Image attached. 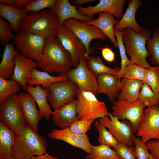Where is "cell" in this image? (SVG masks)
Masks as SVG:
<instances>
[{"mask_svg":"<svg viewBox=\"0 0 159 159\" xmlns=\"http://www.w3.org/2000/svg\"><path fill=\"white\" fill-rule=\"evenodd\" d=\"M72 67L70 54L57 37L46 39L43 55L37 67L50 74H67Z\"/></svg>","mask_w":159,"mask_h":159,"instance_id":"cell-1","label":"cell"},{"mask_svg":"<svg viewBox=\"0 0 159 159\" xmlns=\"http://www.w3.org/2000/svg\"><path fill=\"white\" fill-rule=\"evenodd\" d=\"M59 26L57 15L52 9H45L39 12H28L21 23L20 30L48 39L56 37Z\"/></svg>","mask_w":159,"mask_h":159,"instance_id":"cell-2","label":"cell"},{"mask_svg":"<svg viewBox=\"0 0 159 159\" xmlns=\"http://www.w3.org/2000/svg\"><path fill=\"white\" fill-rule=\"evenodd\" d=\"M47 145L44 137L26 125L16 136L13 155L18 159H29L45 153Z\"/></svg>","mask_w":159,"mask_h":159,"instance_id":"cell-3","label":"cell"},{"mask_svg":"<svg viewBox=\"0 0 159 159\" xmlns=\"http://www.w3.org/2000/svg\"><path fill=\"white\" fill-rule=\"evenodd\" d=\"M122 30V39L126 53L130 56L131 63L145 68L151 66L147 60L150 54L146 47L148 40L151 37V32L144 29L141 32L137 33L130 27Z\"/></svg>","mask_w":159,"mask_h":159,"instance_id":"cell-4","label":"cell"},{"mask_svg":"<svg viewBox=\"0 0 159 159\" xmlns=\"http://www.w3.org/2000/svg\"><path fill=\"white\" fill-rule=\"evenodd\" d=\"M0 120L12 130L16 135L26 125L17 93L11 95L0 103Z\"/></svg>","mask_w":159,"mask_h":159,"instance_id":"cell-5","label":"cell"},{"mask_svg":"<svg viewBox=\"0 0 159 159\" xmlns=\"http://www.w3.org/2000/svg\"><path fill=\"white\" fill-rule=\"evenodd\" d=\"M46 40L43 36L20 31L12 41L22 55L38 62L43 56Z\"/></svg>","mask_w":159,"mask_h":159,"instance_id":"cell-6","label":"cell"},{"mask_svg":"<svg viewBox=\"0 0 159 159\" xmlns=\"http://www.w3.org/2000/svg\"><path fill=\"white\" fill-rule=\"evenodd\" d=\"M77 107L79 120H94L106 115L109 112L104 102L99 101L92 92L79 91L77 95Z\"/></svg>","mask_w":159,"mask_h":159,"instance_id":"cell-7","label":"cell"},{"mask_svg":"<svg viewBox=\"0 0 159 159\" xmlns=\"http://www.w3.org/2000/svg\"><path fill=\"white\" fill-rule=\"evenodd\" d=\"M112 113L119 120H127L132 125L134 133L141 122L144 115L145 106L140 100L129 102L124 100L112 102Z\"/></svg>","mask_w":159,"mask_h":159,"instance_id":"cell-8","label":"cell"},{"mask_svg":"<svg viewBox=\"0 0 159 159\" xmlns=\"http://www.w3.org/2000/svg\"><path fill=\"white\" fill-rule=\"evenodd\" d=\"M63 25L68 29L72 31L78 38L84 46L86 58L92 54V48L90 46V42L95 39H99L103 41L106 37L98 28L96 26L85 23L73 18L66 20Z\"/></svg>","mask_w":159,"mask_h":159,"instance_id":"cell-9","label":"cell"},{"mask_svg":"<svg viewBox=\"0 0 159 159\" xmlns=\"http://www.w3.org/2000/svg\"><path fill=\"white\" fill-rule=\"evenodd\" d=\"M47 100L54 110L74 100L79 91V88L75 83L67 80L55 82L49 87Z\"/></svg>","mask_w":159,"mask_h":159,"instance_id":"cell-10","label":"cell"},{"mask_svg":"<svg viewBox=\"0 0 159 159\" xmlns=\"http://www.w3.org/2000/svg\"><path fill=\"white\" fill-rule=\"evenodd\" d=\"M99 122L107 128L118 142L129 147L134 144L132 138L134 133L133 126L127 120L120 121L116 117L109 112L108 115L98 118Z\"/></svg>","mask_w":159,"mask_h":159,"instance_id":"cell-11","label":"cell"},{"mask_svg":"<svg viewBox=\"0 0 159 159\" xmlns=\"http://www.w3.org/2000/svg\"><path fill=\"white\" fill-rule=\"evenodd\" d=\"M136 135L146 143L152 139H159V105L145 108L143 119L136 131Z\"/></svg>","mask_w":159,"mask_h":159,"instance_id":"cell-12","label":"cell"},{"mask_svg":"<svg viewBox=\"0 0 159 159\" xmlns=\"http://www.w3.org/2000/svg\"><path fill=\"white\" fill-rule=\"evenodd\" d=\"M67 75L68 80L76 84L79 91H89L97 95V78L88 68L85 57H81L78 65L72 69Z\"/></svg>","mask_w":159,"mask_h":159,"instance_id":"cell-13","label":"cell"},{"mask_svg":"<svg viewBox=\"0 0 159 159\" xmlns=\"http://www.w3.org/2000/svg\"><path fill=\"white\" fill-rule=\"evenodd\" d=\"M56 37L71 55L72 67L76 68L79 64L80 58L85 57L86 50L84 46L76 35L63 24L58 27Z\"/></svg>","mask_w":159,"mask_h":159,"instance_id":"cell-14","label":"cell"},{"mask_svg":"<svg viewBox=\"0 0 159 159\" xmlns=\"http://www.w3.org/2000/svg\"><path fill=\"white\" fill-rule=\"evenodd\" d=\"M50 138L65 142L72 146L79 148L90 154L92 145L86 134L80 135L73 132L69 127L64 129H53L48 134Z\"/></svg>","mask_w":159,"mask_h":159,"instance_id":"cell-15","label":"cell"},{"mask_svg":"<svg viewBox=\"0 0 159 159\" xmlns=\"http://www.w3.org/2000/svg\"><path fill=\"white\" fill-rule=\"evenodd\" d=\"M13 61L15 67L11 78L18 82L22 89L26 90L28 83L31 79L32 70L37 68L38 62L23 56L18 51L15 56Z\"/></svg>","mask_w":159,"mask_h":159,"instance_id":"cell-16","label":"cell"},{"mask_svg":"<svg viewBox=\"0 0 159 159\" xmlns=\"http://www.w3.org/2000/svg\"><path fill=\"white\" fill-rule=\"evenodd\" d=\"M125 1V0H100L95 6H80L78 9L81 14L90 16L100 12H107L118 19L122 16V10Z\"/></svg>","mask_w":159,"mask_h":159,"instance_id":"cell-17","label":"cell"},{"mask_svg":"<svg viewBox=\"0 0 159 159\" xmlns=\"http://www.w3.org/2000/svg\"><path fill=\"white\" fill-rule=\"evenodd\" d=\"M18 97L26 125L37 132L39 122L42 117L36 106V102L29 93L20 92Z\"/></svg>","mask_w":159,"mask_h":159,"instance_id":"cell-18","label":"cell"},{"mask_svg":"<svg viewBox=\"0 0 159 159\" xmlns=\"http://www.w3.org/2000/svg\"><path fill=\"white\" fill-rule=\"evenodd\" d=\"M52 9L57 15L59 26L63 25L64 21L69 19L73 18L85 22L95 19L94 16H88L81 14L77 6L72 5L68 0H58Z\"/></svg>","mask_w":159,"mask_h":159,"instance_id":"cell-19","label":"cell"},{"mask_svg":"<svg viewBox=\"0 0 159 159\" xmlns=\"http://www.w3.org/2000/svg\"><path fill=\"white\" fill-rule=\"evenodd\" d=\"M77 103V100L74 99L53 112L52 114V120L54 123L61 129L69 127L73 123L79 120Z\"/></svg>","mask_w":159,"mask_h":159,"instance_id":"cell-20","label":"cell"},{"mask_svg":"<svg viewBox=\"0 0 159 159\" xmlns=\"http://www.w3.org/2000/svg\"><path fill=\"white\" fill-rule=\"evenodd\" d=\"M98 87L97 94H104L113 102L117 97L121 90V80L118 75L102 74L97 77Z\"/></svg>","mask_w":159,"mask_h":159,"instance_id":"cell-21","label":"cell"},{"mask_svg":"<svg viewBox=\"0 0 159 159\" xmlns=\"http://www.w3.org/2000/svg\"><path fill=\"white\" fill-rule=\"evenodd\" d=\"M97 18L91 21L84 22L85 23L94 26L100 30L106 37L113 44L114 46L118 49V45L115 35V27L119 21L109 13H99Z\"/></svg>","mask_w":159,"mask_h":159,"instance_id":"cell-22","label":"cell"},{"mask_svg":"<svg viewBox=\"0 0 159 159\" xmlns=\"http://www.w3.org/2000/svg\"><path fill=\"white\" fill-rule=\"evenodd\" d=\"M142 4V1L140 0L129 1L127 8L115 26V29L121 31L126 28L130 27L137 33L143 31L144 29L139 25L135 19L137 10Z\"/></svg>","mask_w":159,"mask_h":159,"instance_id":"cell-23","label":"cell"},{"mask_svg":"<svg viewBox=\"0 0 159 159\" xmlns=\"http://www.w3.org/2000/svg\"><path fill=\"white\" fill-rule=\"evenodd\" d=\"M26 91L32 95L35 101L42 117H44L47 120H49L50 116L53 112L47 102L49 89L43 88L39 85H36L35 87L27 85Z\"/></svg>","mask_w":159,"mask_h":159,"instance_id":"cell-24","label":"cell"},{"mask_svg":"<svg viewBox=\"0 0 159 159\" xmlns=\"http://www.w3.org/2000/svg\"><path fill=\"white\" fill-rule=\"evenodd\" d=\"M27 13L24 10L17 9L0 3V16L10 24L13 32L18 34L20 31V27Z\"/></svg>","mask_w":159,"mask_h":159,"instance_id":"cell-25","label":"cell"},{"mask_svg":"<svg viewBox=\"0 0 159 159\" xmlns=\"http://www.w3.org/2000/svg\"><path fill=\"white\" fill-rule=\"evenodd\" d=\"M143 83L137 80L122 78L121 80V90L117 100H124L129 102L139 99L140 91Z\"/></svg>","mask_w":159,"mask_h":159,"instance_id":"cell-26","label":"cell"},{"mask_svg":"<svg viewBox=\"0 0 159 159\" xmlns=\"http://www.w3.org/2000/svg\"><path fill=\"white\" fill-rule=\"evenodd\" d=\"M16 135L6 125L0 122V159H9Z\"/></svg>","mask_w":159,"mask_h":159,"instance_id":"cell-27","label":"cell"},{"mask_svg":"<svg viewBox=\"0 0 159 159\" xmlns=\"http://www.w3.org/2000/svg\"><path fill=\"white\" fill-rule=\"evenodd\" d=\"M31 79L28 84L33 86L39 85L43 88H49L52 84L65 81L68 79L67 74L60 75L58 76H52L48 73L40 71L37 68H33L30 74Z\"/></svg>","mask_w":159,"mask_h":159,"instance_id":"cell-28","label":"cell"},{"mask_svg":"<svg viewBox=\"0 0 159 159\" xmlns=\"http://www.w3.org/2000/svg\"><path fill=\"white\" fill-rule=\"evenodd\" d=\"M18 51L14 50L13 43L5 46L0 64V77L7 79L11 78L15 67L13 59Z\"/></svg>","mask_w":159,"mask_h":159,"instance_id":"cell-29","label":"cell"},{"mask_svg":"<svg viewBox=\"0 0 159 159\" xmlns=\"http://www.w3.org/2000/svg\"><path fill=\"white\" fill-rule=\"evenodd\" d=\"M87 67L97 77L102 74H110L118 75L120 68L118 67L111 68L107 66L99 57L88 56L86 58Z\"/></svg>","mask_w":159,"mask_h":159,"instance_id":"cell-30","label":"cell"},{"mask_svg":"<svg viewBox=\"0 0 159 159\" xmlns=\"http://www.w3.org/2000/svg\"><path fill=\"white\" fill-rule=\"evenodd\" d=\"M86 159H122L110 147L106 145H92L90 154L86 156Z\"/></svg>","mask_w":159,"mask_h":159,"instance_id":"cell-31","label":"cell"},{"mask_svg":"<svg viewBox=\"0 0 159 159\" xmlns=\"http://www.w3.org/2000/svg\"><path fill=\"white\" fill-rule=\"evenodd\" d=\"M146 44L150 54L151 64L159 66V26L155 30L153 36L148 39Z\"/></svg>","mask_w":159,"mask_h":159,"instance_id":"cell-32","label":"cell"},{"mask_svg":"<svg viewBox=\"0 0 159 159\" xmlns=\"http://www.w3.org/2000/svg\"><path fill=\"white\" fill-rule=\"evenodd\" d=\"M21 87L20 84L15 80L0 77V103L11 95L17 93Z\"/></svg>","mask_w":159,"mask_h":159,"instance_id":"cell-33","label":"cell"},{"mask_svg":"<svg viewBox=\"0 0 159 159\" xmlns=\"http://www.w3.org/2000/svg\"><path fill=\"white\" fill-rule=\"evenodd\" d=\"M95 126L98 132L97 138L99 145H106L113 148L118 143L111 133L98 120L95 122Z\"/></svg>","mask_w":159,"mask_h":159,"instance_id":"cell-34","label":"cell"},{"mask_svg":"<svg viewBox=\"0 0 159 159\" xmlns=\"http://www.w3.org/2000/svg\"><path fill=\"white\" fill-rule=\"evenodd\" d=\"M139 99L146 107H149L159 103V93H155L147 84L143 83L139 95Z\"/></svg>","mask_w":159,"mask_h":159,"instance_id":"cell-35","label":"cell"},{"mask_svg":"<svg viewBox=\"0 0 159 159\" xmlns=\"http://www.w3.org/2000/svg\"><path fill=\"white\" fill-rule=\"evenodd\" d=\"M146 72V68L137 64L131 63L125 67L121 77L143 82Z\"/></svg>","mask_w":159,"mask_h":159,"instance_id":"cell-36","label":"cell"},{"mask_svg":"<svg viewBox=\"0 0 159 159\" xmlns=\"http://www.w3.org/2000/svg\"><path fill=\"white\" fill-rule=\"evenodd\" d=\"M143 82L148 85L155 93H159V66H151L146 68Z\"/></svg>","mask_w":159,"mask_h":159,"instance_id":"cell-37","label":"cell"},{"mask_svg":"<svg viewBox=\"0 0 159 159\" xmlns=\"http://www.w3.org/2000/svg\"><path fill=\"white\" fill-rule=\"evenodd\" d=\"M114 33L121 58V67L118 75L120 79L121 80V76L124 69L131 62L127 56L125 48L122 39V30L120 31L115 29Z\"/></svg>","mask_w":159,"mask_h":159,"instance_id":"cell-38","label":"cell"},{"mask_svg":"<svg viewBox=\"0 0 159 159\" xmlns=\"http://www.w3.org/2000/svg\"><path fill=\"white\" fill-rule=\"evenodd\" d=\"M58 0H31L24 8L27 13L29 11L39 12L48 8L53 9L55 6Z\"/></svg>","mask_w":159,"mask_h":159,"instance_id":"cell-39","label":"cell"},{"mask_svg":"<svg viewBox=\"0 0 159 159\" xmlns=\"http://www.w3.org/2000/svg\"><path fill=\"white\" fill-rule=\"evenodd\" d=\"M9 23L1 17H0V40L1 43L5 46L11 40H13L15 36Z\"/></svg>","mask_w":159,"mask_h":159,"instance_id":"cell-40","label":"cell"},{"mask_svg":"<svg viewBox=\"0 0 159 159\" xmlns=\"http://www.w3.org/2000/svg\"><path fill=\"white\" fill-rule=\"evenodd\" d=\"M135 147V155L137 159H148L150 155V153L146 143H144L139 138L134 136L132 138Z\"/></svg>","mask_w":159,"mask_h":159,"instance_id":"cell-41","label":"cell"},{"mask_svg":"<svg viewBox=\"0 0 159 159\" xmlns=\"http://www.w3.org/2000/svg\"><path fill=\"white\" fill-rule=\"evenodd\" d=\"M94 120H78L73 123L69 127L73 132L80 135L86 134L90 129Z\"/></svg>","mask_w":159,"mask_h":159,"instance_id":"cell-42","label":"cell"},{"mask_svg":"<svg viewBox=\"0 0 159 159\" xmlns=\"http://www.w3.org/2000/svg\"><path fill=\"white\" fill-rule=\"evenodd\" d=\"M113 148L122 159H136L135 155V147H129L118 142Z\"/></svg>","mask_w":159,"mask_h":159,"instance_id":"cell-43","label":"cell"},{"mask_svg":"<svg viewBox=\"0 0 159 159\" xmlns=\"http://www.w3.org/2000/svg\"><path fill=\"white\" fill-rule=\"evenodd\" d=\"M31 0H0V3L22 9L24 8Z\"/></svg>","mask_w":159,"mask_h":159,"instance_id":"cell-44","label":"cell"},{"mask_svg":"<svg viewBox=\"0 0 159 159\" xmlns=\"http://www.w3.org/2000/svg\"><path fill=\"white\" fill-rule=\"evenodd\" d=\"M146 144L150 153L159 159V139L149 140Z\"/></svg>","mask_w":159,"mask_h":159,"instance_id":"cell-45","label":"cell"},{"mask_svg":"<svg viewBox=\"0 0 159 159\" xmlns=\"http://www.w3.org/2000/svg\"><path fill=\"white\" fill-rule=\"evenodd\" d=\"M101 53L103 58L107 61L112 62L115 61V53L110 48L108 47L102 48V49Z\"/></svg>","mask_w":159,"mask_h":159,"instance_id":"cell-46","label":"cell"},{"mask_svg":"<svg viewBox=\"0 0 159 159\" xmlns=\"http://www.w3.org/2000/svg\"><path fill=\"white\" fill-rule=\"evenodd\" d=\"M29 159H60L52 156L46 153L42 155L34 156Z\"/></svg>","mask_w":159,"mask_h":159,"instance_id":"cell-47","label":"cell"},{"mask_svg":"<svg viewBox=\"0 0 159 159\" xmlns=\"http://www.w3.org/2000/svg\"><path fill=\"white\" fill-rule=\"evenodd\" d=\"M74 1L76 5L80 6L83 4H87L89 3L93 2L95 0H75L72 1Z\"/></svg>","mask_w":159,"mask_h":159,"instance_id":"cell-48","label":"cell"},{"mask_svg":"<svg viewBox=\"0 0 159 159\" xmlns=\"http://www.w3.org/2000/svg\"><path fill=\"white\" fill-rule=\"evenodd\" d=\"M151 154L150 155L148 159H157L155 156H154L152 154Z\"/></svg>","mask_w":159,"mask_h":159,"instance_id":"cell-49","label":"cell"},{"mask_svg":"<svg viewBox=\"0 0 159 159\" xmlns=\"http://www.w3.org/2000/svg\"><path fill=\"white\" fill-rule=\"evenodd\" d=\"M9 159H18L14 155H13L11 157V158Z\"/></svg>","mask_w":159,"mask_h":159,"instance_id":"cell-50","label":"cell"}]
</instances>
